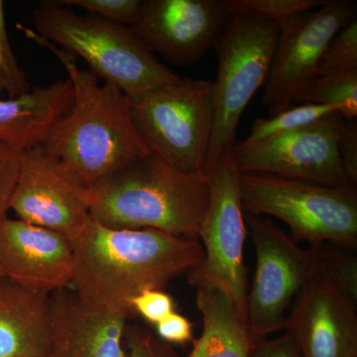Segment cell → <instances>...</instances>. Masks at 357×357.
<instances>
[{"label": "cell", "instance_id": "cell-12", "mask_svg": "<svg viewBox=\"0 0 357 357\" xmlns=\"http://www.w3.org/2000/svg\"><path fill=\"white\" fill-rule=\"evenodd\" d=\"M10 210L18 220L72 241L91 218L89 190L41 144L35 145L21 153Z\"/></svg>", "mask_w": 357, "mask_h": 357}, {"label": "cell", "instance_id": "cell-1", "mask_svg": "<svg viewBox=\"0 0 357 357\" xmlns=\"http://www.w3.org/2000/svg\"><path fill=\"white\" fill-rule=\"evenodd\" d=\"M70 288L105 311L130 317L131 301L147 290H161L203 261L199 239L156 229H110L93 218L72 241Z\"/></svg>", "mask_w": 357, "mask_h": 357}, {"label": "cell", "instance_id": "cell-8", "mask_svg": "<svg viewBox=\"0 0 357 357\" xmlns=\"http://www.w3.org/2000/svg\"><path fill=\"white\" fill-rule=\"evenodd\" d=\"M208 185V204L199 239L204 257L187 275L191 285H213L222 289L246 314L248 271L244 243L248 236L241 204L239 177L234 148L227 150L204 172Z\"/></svg>", "mask_w": 357, "mask_h": 357}, {"label": "cell", "instance_id": "cell-14", "mask_svg": "<svg viewBox=\"0 0 357 357\" xmlns=\"http://www.w3.org/2000/svg\"><path fill=\"white\" fill-rule=\"evenodd\" d=\"M286 331L303 357H357V307L319 270L294 301Z\"/></svg>", "mask_w": 357, "mask_h": 357}, {"label": "cell", "instance_id": "cell-21", "mask_svg": "<svg viewBox=\"0 0 357 357\" xmlns=\"http://www.w3.org/2000/svg\"><path fill=\"white\" fill-rule=\"evenodd\" d=\"M337 114V110L326 105L305 103L291 107L267 119H256L251 126L248 137L243 143L253 144L268 138L292 132Z\"/></svg>", "mask_w": 357, "mask_h": 357}, {"label": "cell", "instance_id": "cell-11", "mask_svg": "<svg viewBox=\"0 0 357 357\" xmlns=\"http://www.w3.org/2000/svg\"><path fill=\"white\" fill-rule=\"evenodd\" d=\"M344 119H328L292 132L253 143L234 145L241 173L267 174L337 187L351 184L338 154V138Z\"/></svg>", "mask_w": 357, "mask_h": 357}, {"label": "cell", "instance_id": "cell-32", "mask_svg": "<svg viewBox=\"0 0 357 357\" xmlns=\"http://www.w3.org/2000/svg\"><path fill=\"white\" fill-rule=\"evenodd\" d=\"M249 357H303L299 347L288 331L274 340H255Z\"/></svg>", "mask_w": 357, "mask_h": 357}, {"label": "cell", "instance_id": "cell-25", "mask_svg": "<svg viewBox=\"0 0 357 357\" xmlns=\"http://www.w3.org/2000/svg\"><path fill=\"white\" fill-rule=\"evenodd\" d=\"M60 6H75L89 14L100 16L119 24H137L144 11L145 1L141 0H54Z\"/></svg>", "mask_w": 357, "mask_h": 357}, {"label": "cell", "instance_id": "cell-22", "mask_svg": "<svg viewBox=\"0 0 357 357\" xmlns=\"http://www.w3.org/2000/svg\"><path fill=\"white\" fill-rule=\"evenodd\" d=\"M319 270L344 297L357 307V257L342 246H314Z\"/></svg>", "mask_w": 357, "mask_h": 357}, {"label": "cell", "instance_id": "cell-5", "mask_svg": "<svg viewBox=\"0 0 357 357\" xmlns=\"http://www.w3.org/2000/svg\"><path fill=\"white\" fill-rule=\"evenodd\" d=\"M244 213L271 215L288 225L291 237L310 248L357 246L356 185L328 187L267 174L241 173Z\"/></svg>", "mask_w": 357, "mask_h": 357}, {"label": "cell", "instance_id": "cell-24", "mask_svg": "<svg viewBox=\"0 0 357 357\" xmlns=\"http://www.w3.org/2000/svg\"><path fill=\"white\" fill-rule=\"evenodd\" d=\"M30 91L27 75L14 56L7 32L4 4L0 1V95L6 93L8 98H16Z\"/></svg>", "mask_w": 357, "mask_h": 357}, {"label": "cell", "instance_id": "cell-17", "mask_svg": "<svg viewBox=\"0 0 357 357\" xmlns=\"http://www.w3.org/2000/svg\"><path fill=\"white\" fill-rule=\"evenodd\" d=\"M49 301L0 277V357H50Z\"/></svg>", "mask_w": 357, "mask_h": 357}, {"label": "cell", "instance_id": "cell-13", "mask_svg": "<svg viewBox=\"0 0 357 357\" xmlns=\"http://www.w3.org/2000/svg\"><path fill=\"white\" fill-rule=\"evenodd\" d=\"M232 11L229 0H148L133 34L177 66L198 62L213 48Z\"/></svg>", "mask_w": 357, "mask_h": 357}, {"label": "cell", "instance_id": "cell-18", "mask_svg": "<svg viewBox=\"0 0 357 357\" xmlns=\"http://www.w3.org/2000/svg\"><path fill=\"white\" fill-rule=\"evenodd\" d=\"M72 100L69 79L37 86L20 98L0 100V142L22 151L42 144Z\"/></svg>", "mask_w": 357, "mask_h": 357}, {"label": "cell", "instance_id": "cell-4", "mask_svg": "<svg viewBox=\"0 0 357 357\" xmlns=\"http://www.w3.org/2000/svg\"><path fill=\"white\" fill-rule=\"evenodd\" d=\"M32 18L37 34L83 59L98 79L114 84L129 100L181 79L140 43L128 26L93 14L74 13L53 1L42 2Z\"/></svg>", "mask_w": 357, "mask_h": 357}, {"label": "cell", "instance_id": "cell-29", "mask_svg": "<svg viewBox=\"0 0 357 357\" xmlns=\"http://www.w3.org/2000/svg\"><path fill=\"white\" fill-rule=\"evenodd\" d=\"M134 314H140L148 323L156 326L171 312H175L173 298L162 290H147L131 301Z\"/></svg>", "mask_w": 357, "mask_h": 357}, {"label": "cell", "instance_id": "cell-16", "mask_svg": "<svg viewBox=\"0 0 357 357\" xmlns=\"http://www.w3.org/2000/svg\"><path fill=\"white\" fill-rule=\"evenodd\" d=\"M129 317L98 309L72 288L50 294V357H128Z\"/></svg>", "mask_w": 357, "mask_h": 357}, {"label": "cell", "instance_id": "cell-31", "mask_svg": "<svg viewBox=\"0 0 357 357\" xmlns=\"http://www.w3.org/2000/svg\"><path fill=\"white\" fill-rule=\"evenodd\" d=\"M157 337L169 344L192 342V324L178 312H171L155 326Z\"/></svg>", "mask_w": 357, "mask_h": 357}, {"label": "cell", "instance_id": "cell-7", "mask_svg": "<svg viewBox=\"0 0 357 357\" xmlns=\"http://www.w3.org/2000/svg\"><path fill=\"white\" fill-rule=\"evenodd\" d=\"M129 105L134 126L150 153L178 170L204 177L213 126L211 82L181 77Z\"/></svg>", "mask_w": 357, "mask_h": 357}, {"label": "cell", "instance_id": "cell-3", "mask_svg": "<svg viewBox=\"0 0 357 357\" xmlns=\"http://www.w3.org/2000/svg\"><path fill=\"white\" fill-rule=\"evenodd\" d=\"M89 190L91 215L105 227L156 229L199 239L208 204L206 177L178 170L150 153Z\"/></svg>", "mask_w": 357, "mask_h": 357}, {"label": "cell", "instance_id": "cell-27", "mask_svg": "<svg viewBox=\"0 0 357 357\" xmlns=\"http://www.w3.org/2000/svg\"><path fill=\"white\" fill-rule=\"evenodd\" d=\"M124 345L128 357H178L172 345L137 324L126 326Z\"/></svg>", "mask_w": 357, "mask_h": 357}, {"label": "cell", "instance_id": "cell-10", "mask_svg": "<svg viewBox=\"0 0 357 357\" xmlns=\"http://www.w3.org/2000/svg\"><path fill=\"white\" fill-rule=\"evenodd\" d=\"M356 13V2L328 0L325 6L279 25L262 96L271 116L292 107L300 89L318 76L326 47Z\"/></svg>", "mask_w": 357, "mask_h": 357}, {"label": "cell", "instance_id": "cell-20", "mask_svg": "<svg viewBox=\"0 0 357 357\" xmlns=\"http://www.w3.org/2000/svg\"><path fill=\"white\" fill-rule=\"evenodd\" d=\"M294 102L333 107L342 119L354 121L357 116V66L314 77L300 89Z\"/></svg>", "mask_w": 357, "mask_h": 357}, {"label": "cell", "instance_id": "cell-2", "mask_svg": "<svg viewBox=\"0 0 357 357\" xmlns=\"http://www.w3.org/2000/svg\"><path fill=\"white\" fill-rule=\"evenodd\" d=\"M28 39L60 61L73 89L69 110L52 126L42 146L86 188L150 154L131 116L128 98L114 84L100 83L77 57L18 26Z\"/></svg>", "mask_w": 357, "mask_h": 357}, {"label": "cell", "instance_id": "cell-6", "mask_svg": "<svg viewBox=\"0 0 357 357\" xmlns=\"http://www.w3.org/2000/svg\"><path fill=\"white\" fill-rule=\"evenodd\" d=\"M280 26L262 16L232 13L215 47L218 75L211 83L213 126L204 172L236 145L244 109L266 82Z\"/></svg>", "mask_w": 357, "mask_h": 357}, {"label": "cell", "instance_id": "cell-9", "mask_svg": "<svg viewBox=\"0 0 357 357\" xmlns=\"http://www.w3.org/2000/svg\"><path fill=\"white\" fill-rule=\"evenodd\" d=\"M255 248V271L246 314L255 340L286 330L289 312L303 288L319 272L314 248L304 249L271 220L244 213Z\"/></svg>", "mask_w": 357, "mask_h": 357}, {"label": "cell", "instance_id": "cell-15", "mask_svg": "<svg viewBox=\"0 0 357 357\" xmlns=\"http://www.w3.org/2000/svg\"><path fill=\"white\" fill-rule=\"evenodd\" d=\"M74 252L54 230L9 218L0 223V277L21 287L51 294L70 288Z\"/></svg>", "mask_w": 357, "mask_h": 357}, {"label": "cell", "instance_id": "cell-26", "mask_svg": "<svg viewBox=\"0 0 357 357\" xmlns=\"http://www.w3.org/2000/svg\"><path fill=\"white\" fill-rule=\"evenodd\" d=\"M357 66V18L354 16L331 40L319 63V75Z\"/></svg>", "mask_w": 357, "mask_h": 357}, {"label": "cell", "instance_id": "cell-23", "mask_svg": "<svg viewBox=\"0 0 357 357\" xmlns=\"http://www.w3.org/2000/svg\"><path fill=\"white\" fill-rule=\"evenodd\" d=\"M328 0H229L232 13L262 16L281 23L325 6Z\"/></svg>", "mask_w": 357, "mask_h": 357}, {"label": "cell", "instance_id": "cell-19", "mask_svg": "<svg viewBox=\"0 0 357 357\" xmlns=\"http://www.w3.org/2000/svg\"><path fill=\"white\" fill-rule=\"evenodd\" d=\"M197 307L203 319V332L192 340L189 357H249L255 340L248 317L222 289L197 286Z\"/></svg>", "mask_w": 357, "mask_h": 357}, {"label": "cell", "instance_id": "cell-30", "mask_svg": "<svg viewBox=\"0 0 357 357\" xmlns=\"http://www.w3.org/2000/svg\"><path fill=\"white\" fill-rule=\"evenodd\" d=\"M338 154L345 175L351 184L357 183V126L356 119L342 121L338 138Z\"/></svg>", "mask_w": 357, "mask_h": 357}, {"label": "cell", "instance_id": "cell-28", "mask_svg": "<svg viewBox=\"0 0 357 357\" xmlns=\"http://www.w3.org/2000/svg\"><path fill=\"white\" fill-rule=\"evenodd\" d=\"M22 150L0 142V223L10 211V202L20 173Z\"/></svg>", "mask_w": 357, "mask_h": 357}]
</instances>
